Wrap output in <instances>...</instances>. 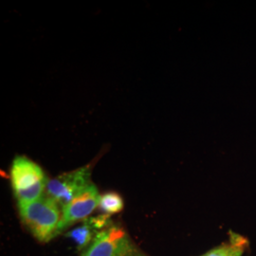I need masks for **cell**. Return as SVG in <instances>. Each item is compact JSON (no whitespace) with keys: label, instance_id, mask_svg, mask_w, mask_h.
Returning a JSON list of instances; mask_svg holds the SVG:
<instances>
[{"label":"cell","instance_id":"5b68a950","mask_svg":"<svg viewBox=\"0 0 256 256\" xmlns=\"http://www.w3.org/2000/svg\"><path fill=\"white\" fill-rule=\"evenodd\" d=\"M100 198L101 196L98 192V189L92 183L72 202L62 209V216L57 230V234L77 221L88 218L93 210L99 206Z\"/></svg>","mask_w":256,"mask_h":256},{"label":"cell","instance_id":"277c9868","mask_svg":"<svg viewBox=\"0 0 256 256\" xmlns=\"http://www.w3.org/2000/svg\"><path fill=\"white\" fill-rule=\"evenodd\" d=\"M135 252L128 232L122 227L111 225L99 232L81 256H130Z\"/></svg>","mask_w":256,"mask_h":256},{"label":"cell","instance_id":"ba28073f","mask_svg":"<svg viewBox=\"0 0 256 256\" xmlns=\"http://www.w3.org/2000/svg\"><path fill=\"white\" fill-rule=\"evenodd\" d=\"M124 200L117 192H106L101 196L99 208L106 214H118L124 209Z\"/></svg>","mask_w":256,"mask_h":256},{"label":"cell","instance_id":"8992f818","mask_svg":"<svg viewBox=\"0 0 256 256\" xmlns=\"http://www.w3.org/2000/svg\"><path fill=\"white\" fill-rule=\"evenodd\" d=\"M94 232L97 230L93 227L90 218H88L82 221L81 226L68 232L66 236L74 241L79 250H82L90 245Z\"/></svg>","mask_w":256,"mask_h":256},{"label":"cell","instance_id":"7a4b0ae2","mask_svg":"<svg viewBox=\"0 0 256 256\" xmlns=\"http://www.w3.org/2000/svg\"><path fill=\"white\" fill-rule=\"evenodd\" d=\"M10 182L18 204H23L43 198L48 180L39 165L25 156H16L10 168Z\"/></svg>","mask_w":256,"mask_h":256},{"label":"cell","instance_id":"9c48e42d","mask_svg":"<svg viewBox=\"0 0 256 256\" xmlns=\"http://www.w3.org/2000/svg\"><path fill=\"white\" fill-rule=\"evenodd\" d=\"M130 256H142V254H136V252H133L132 254Z\"/></svg>","mask_w":256,"mask_h":256},{"label":"cell","instance_id":"52a82bcc","mask_svg":"<svg viewBox=\"0 0 256 256\" xmlns=\"http://www.w3.org/2000/svg\"><path fill=\"white\" fill-rule=\"evenodd\" d=\"M245 243V239L238 236L236 239L232 238L229 244L214 248L202 256H242L246 246Z\"/></svg>","mask_w":256,"mask_h":256},{"label":"cell","instance_id":"6da1fadb","mask_svg":"<svg viewBox=\"0 0 256 256\" xmlns=\"http://www.w3.org/2000/svg\"><path fill=\"white\" fill-rule=\"evenodd\" d=\"M21 220L40 242H48L57 236L62 210L46 196L30 203L18 204Z\"/></svg>","mask_w":256,"mask_h":256},{"label":"cell","instance_id":"3957f363","mask_svg":"<svg viewBox=\"0 0 256 256\" xmlns=\"http://www.w3.org/2000/svg\"><path fill=\"white\" fill-rule=\"evenodd\" d=\"M90 184V169L84 166L48 180L45 194L63 209Z\"/></svg>","mask_w":256,"mask_h":256}]
</instances>
